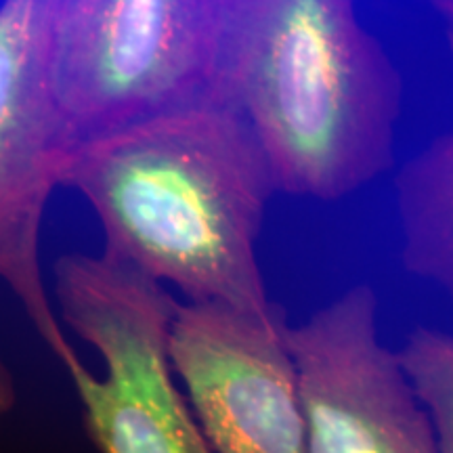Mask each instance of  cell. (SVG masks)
Returning <instances> with one entry per match:
<instances>
[{
    "label": "cell",
    "mask_w": 453,
    "mask_h": 453,
    "mask_svg": "<svg viewBox=\"0 0 453 453\" xmlns=\"http://www.w3.org/2000/svg\"><path fill=\"white\" fill-rule=\"evenodd\" d=\"M57 0L0 3V283L64 367L81 357L44 281L41 237L59 154L47 55Z\"/></svg>",
    "instance_id": "6"
},
{
    "label": "cell",
    "mask_w": 453,
    "mask_h": 453,
    "mask_svg": "<svg viewBox=\"0 0 453 453\" xmlns=\"http://www.w3.org/2000/svg\"><path fill=\"white\" fill-rule=\"evenodd\" d=\"M286 338L309 453H437L399 353L382 342L372 286L357 283L300 324H288Z\"/></svg>",
    "instance_id": "7"
},
{
    "label": "cell",
    "mask_w": 453,
    "mask_h": 453,
    "mask_svg": "<svg viewBox=\"0 0 453 453\" xmlns=\"http://www.w3.org/2000/svg\"><path fill=\"white\" fill-rule=\"evenodd\" d=\"M53 298L61 326L105 365L104 376L82 359L65 367L99 453H212L170 364L179 300L162 283L104 252H72L53 265Z\"/></svg>",
    "instance_id": "4"
},
{
    "label": "cell",
    "mask_w": 453,
    "mask_h": 453,
    "mask_svg": "<svg viewBox=\"0 0 453 453\" xmlns=\"http://www.w3.org/2000/svg\"><path fill=\"white\" fill-rule=\"evenodd\" d=\"M3 418H4V416H0V420H3Z\"/></svg>",
    "instance_id": "11"
},
{
    "label": "cell",
    "mask_w": 453,
    "mask_h": 453,
    "mask_svg": "<svg viewBox=\"0 0 453 453\" xmlns=\"http://www.w3.org/2000/svg\"><path fill=\"white\" fill-rule=\"evenodd\" d=\"M17 399H19V393H17V382L13 372L4 359L3 353H0V416H7L15 410Z\"/></svg>",
    "instance_id": "10"
},
{
    "label": "cell",
    "mask_w": 453,
    "mask_h": 453,
    "mask_svg": "<svg viewBox=\"0 0 453 453\" xmlns=\"http://www.w3.org/2000/svg\"><path fill=\"white\" fill-rule=\"evenodd\" d=\"M57 185L93 208L105 257L177 288L185 303L275 304L258 263L275 179L226 99L78 147L59 160Z\"/></svg>",
    "instance_id": "1"
},
{
    "label": "cell",
    "mask_w": 453,
    "mask_h": 453,
    "mask_svg": "<svg viewBox=\"0 0 453 453\" xmlns=\"http://www.w3.org/2000/svg\"><path fill=\"white\" fill-rule=\"evenodd\" d=\"M219 70L277 191L342 200L393 166L403 81L359 0H223Z\"/></svg>",
    "instance_id": "2"
},
{
    "label": "cell",
    "mask_w": 453,
    "mask_h": 453,
    "mask_svg": "<svg viewBox=\"0 0 453 453\" xmlns=\"http://www.w3.org/2000/svg\"><path fill=\"white\" fill-rule=\"evenodd\" d=\"M396 353L428 413L437 453H453V334L420 326Z\"/></svg>",
    "instance_id": "9"
},
{
    "label": "cell",
    "mask_w": 453,
    "mask_h": 453,
    "mask_svg": "<svg viewBox=\"0 0 453 453\" xmlns=\"http://www.w3.org/2000/svg\"><path fill=\"white\" fill-rule=\"evenodd\" d=\"M453 57V0H428ZM401 260L453 296V130L410 157L395 177Z\"/></svg>",
    "instance_id": "8"
},
{
    "label": "cell",
    "mask_w": 453,
    "mask_h": 453,
    "mask_svg": "<svg viewBox=\"0 0 453 453\" xmlns=\"http://www.w3.org/2000/svg\"><path fill=\"white\" fill-rule=\"evenodd\" d=\"M223 0H57L47 78L59 160L166 113L225 99Z\"/></svg>",
    "instance_id": "3"
},
{
    "label": "cell",
    "mask_w": 453,
    "mask_h": 453,
    "mask_svg": "<svg viewBox=\"0 0 453 453\" xmlns=\"http://www.w3.org/2000/svg\"><path fill=\"white\" fill-rule=\"evenodd\" d=\"M280 304L179 303L168 355L212 453H309L298 372Z\"/></svg>",
    "instance_id": "5"
}]
</instances>
